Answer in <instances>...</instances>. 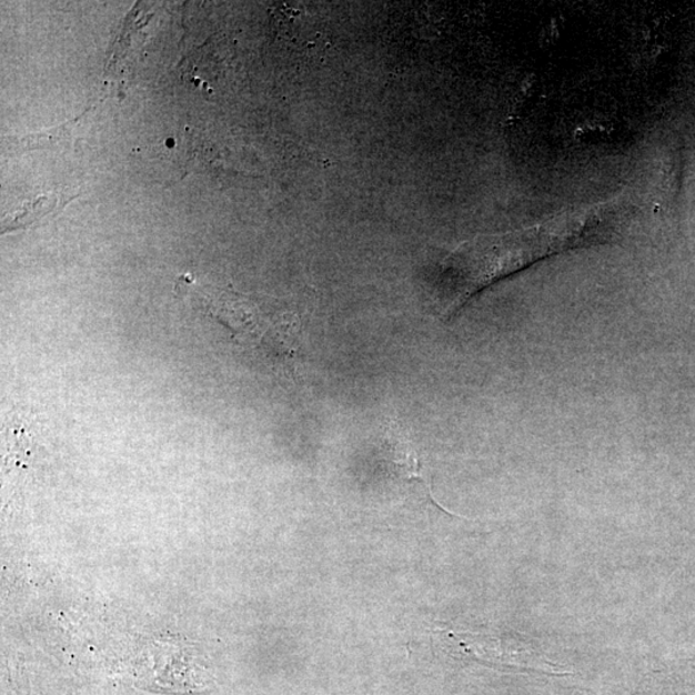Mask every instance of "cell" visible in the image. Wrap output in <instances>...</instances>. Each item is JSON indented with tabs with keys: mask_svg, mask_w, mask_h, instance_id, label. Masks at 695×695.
Instances as JSON below:
<instances>
[{
	"mask_svg": "<svg viewBox=\"0 0 695 695\" xmlns=\"http://www.w3.org/2000/svg\"><path fill=\"white\" fill-rule=\"evenodd\" d=\"M83 115L69 121V123L48 129V131L22 137H3L2 149L6 153H21L32 150L51 148L70 139L72 129L79 123Z\"/></svg>",
	"mask_w": 695,
	"mask_h": 695,
	"instance_id": "6da1fadb",
	"label": "cell"
},
{
	"mask_svg": "<svg viewBox=\"0 0 695 695\" xmlns=\"http://www.w3.org/2000/svg\"><path fill=\"white\" fill-rule=\"evenodd\" d=\"M67 203H69V198L59 195V193L39 197L36 201H32V203H26V205L13 215V220L7 222L3 231L29 228L30 224L53 213L54 210L62 209Z\"/></svg>",
	"mask_w": 695,
	"mask_h": 695,
	"instance_id": "7a4b0ae2",
	"label": "cell"
}]
</instances>
